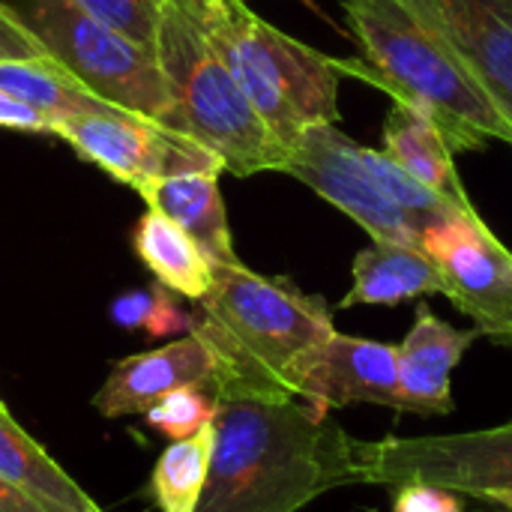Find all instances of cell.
I'll use <instances>...</instances> for the list:
<instances>
[{"mask_svg":"<svg viewBox=\"0 0 512 512\" xmlns=\"http://www.w3.org/2000/svg\"><path fill=\"white\" fill-rule=\"evenodd\" d=\"M213 462L198 512H300L357 486L354 441L303 399H219Z\"/></svg>","mask_w":512,"mask_h":512,"instance_id":"6da1fadb","label":"cell"},{"mask_svg":"<svg viewBox=\"0 0 512 512\" xmlns=\"http://www.w3.org/2000/svg\"><path fill=\"white\" fill-rule=\"evenodd\" d=\"M198 306L195 333L216 360V399H297L303 363L336 333L324 297L291 279L261 276L243 261L216 264L213 288Z\"/></svg>","mask_w":512,"mask_h":512,"instance_id":"7a4b0ae2","label":"cell"},{"mask_svg":"<svg viewBox=\"0 0 512 512\" xmlns=\"http://www.w3.org/2000/svg\"><path fill=\"white\" fill-rule=\"evenodd\" d=\"M360 60H339V72L360 78L393 102L426 114L453 153L512 144V123L465 66L426 30L402 0H342Z\"/></svg>","mask_w":512,"mask_h":512,"instance_id":"3957f363","label":"cell"},{"mask_svg":"<svg viewBox=\"0 0 512 512\" xmlns=\"http://www.w3.org/2000/svg\"><path fill=\"white\" fill-rule=\"evenodd\" d=\"M288 150L318 123H339V60L264 21L246 0H177Z\"/></svg>","mask_w":512,"mask_h":512,"instance_id":"277c9868","label":"cell"},{"mask_svg":"<svg viewBox=\"0 0 512 512\" xmlns=\"http://www.w3.org/2000/svg\"><path fill=\"white\" fill-rule=\"evenodd\" d=\"M153 51L174 102L168 129L216 153L225 171L237 177L261 171L285 174L288 150L267 129L243 87L177 0H168L159 15Z\"/></svg>","mask_w":512,"mask_h":512,"instance_id":"5b68a950","label":"cell"},{"mask_svg":"<svg viewBox=\"0 0 512 512\" xmlns=\"http://www.w3.org/2000/svg\"><path fill=\"white\" fill-rule=\"evenodd\" d=\"M90 93L117 111L171 126L174 102L156 51L96 21L72 0H3Z\"/></svg>","mask_w":512,"mask_h":512,"instance_id":"8992f818","label":"cell"},{"mask_svg":"<svg viewBox=\"0 0 512 512\" xmlns=\"http://www.w3.org/2000/svg\"><path fill=\"white\" fill-rule=\"evenodd\" d=\"M354 477L357 486L432 483L471 498L512 492V420L456 435L354 441Z\"/></svg>","mask_w":512,"mask_h":512,"instance_id":"52a82bcc","label":"cell"},{"mask_svg":"<svg viewBox=\"0 0 512 512\" xmlns=\"http://www.w3.org/2000/svg\"><path fill=\"white\" fill-rule=\"evenodd\" d=\"M420 249L444 279V297L480 336L512 348V252L474 213H456L420 231Z\"/></svg>","mask_w":512,"mask_h":512,"instance_id":"ba28073f","label":"cell"},{"mask_svg":"<svg viewBox=\"0 0 512 512\" xmlns=\"http://www.w3.org/2000/svg\"><path fill=\"white\" fill-rule=\"evenodd\" d=\"M51 135L63 138L78 150V156L132 189L174 174L225 171L222 159L207 147L156 120L126 111L69 117L54 123Z\"/></svg>","mask_w":512,"mask_h":512,"instance_id":"9c48e42d","label":"cell"},{"mask_svg":"<svg viewBox=\"0 0 512 512\" xmlns=\"http://www.w3.org/2000/svg\"><path fill=\"white\" fill-rule=\"evenodd\" d=\"M285 174L315 189L324 201L351 216L372 240L420 246L417 228L387 201L360 162V144L336 123L309 126L291 147Z\"/></svg>","mask_w":512,"mask_h":512,"instance_id":"30bf717a","label":"cell"},{"mask_svg":"<svg viewBox=\"0 0 512 512\" xmlns=\"http://www.w3.org/2000/svg\"><path fill=\"white\" fill-rule=\"evenodd\" d=\"M512 123V0H402Z\"/></svg>","mask_w":512,"mask_h":512,"instance_id":"8fae6325","label":"cell"},{"mask_svg":"<svg viewBox=\"0 0 512 512\" xmlns=\"http://www.w3.org/2000/svg\"><path fill=\"white\" fill-rule=\"evenodd\" d=\"M297 399L330 414L348 405H381L402 411L396 345L333 333L297 375Z\"/></svg>","mask_w":512,"mask_h":512,"instance_id":"7c38bea8","label":"cell"},{"mask_svg":"<svg viewBox=\"0 0 512 512\" xmlns=\"http://www.w3.org/2000/svg\"><path fill=\"white\" fill-rule=\"evenodd\" d=\"M216 378V360L201 333H186L162 348L126 357L114 363L111 375L93 396V408L108 417H144L159 399L180 387H210Z\"/></svg>","mask_w":512,"mask_h":512,"instance_id":"4fadbf2b","label":"cell"},{"mask_svg":"<svg viewBox=\"0 0 512 512\" xmlns=\"http://www.w3.org/2000/svg\"><path fill=\"white\" fill-rule=\"evenodd\" d=\"M480 339V330H459L441 321L426 303L417 306L414 327L396 345L399 387L405 414H453V372L465 351Z\"/></svg>","mask_w":512,"mask_h":512,"instance_id":"5bb4252c","label":"cell"},{"mask_svg":"<svg viewBox=\"0 0 512 512\" xmlns=\"http://www.w3.org/2000/svg\"><path fill=\"white\" fill-rule=\"evenodd\" d=\"M219 174L222 171H192V174L159 177L141 183L135 192L144 198L150 210L177 222L207 252L213 264H234L240 258L231 243Z\"/></svg>","mask_w":512,"mask_h":512,"instance_id":"9a60e30c","label":"cell"},{"mask_svg":"<svg viewBox=\"0 0 512 512\" xmlns=\"http://www.w3.org/2000/svg\"><path fill=\"white\" fill-rule=\"evenodd\" d=\"M354 285L339 309L354 306H396L429 294H444V279L435 261L420 246L372 240L354 258Z\"/></svg>","mask_w":512,"mask_h":512,"instance_id":"2e32d148","label":"cell"},{"mask_svg":"<svg viewBox=\"0 0 512 512\" xmlns=\"http://www.w3.org/2000/svg\"><path fill=\"white\" fill-rule=\"evenodd\" d=\"M0 480L48 512H105L0 402Z\"/></svg>","mask_w":512,"mask_h":512,"instance_id":"e0dca14e","label":"cell"},{"mask_svg":"<svg viewBox=\"0 0 512 512\" xmlns=\"http://www.w3.org/2000/svg\"><path fill=\"white\" fill-rule=\"evenodd\" d=\"M384 153L402 165L411 177H417L423 186L447 198L459 210H477L468 198V189L456 171L453 150L444 141L441 129L420 111L393 102V111L384 123Z\"/></svg>","mask_w":512,"mask_h":512,"instance_id":"ac0fdd59","label":"cell"},{"mask_svg":"<svg viewBox=\"0 0 512 512\" xmlns=\"http://www.w3.org/2000/svg\"><path fill=\"white\" fill-rule=\"evenodd\" d=\"M132 249L138 261L156 276V282L174 291L177 297L201 303L210 294L216 264L168 216L147 207V213L132 231Z\"/></svg>","mask_w":512,"mask_h":512,"instance_id":"d6986e66","label":"cell"},{"mask_svg":"<svg viewBox=\"0 0 512 512\" xmlns=\"http://www.w3.org/2000/svg\"><path fill=\"white\" fill-rule=\"evenodd\" d=\"M0 90L45 114L51 126L69 117L117 111L96 93H90L63 63L48 54L27 60H0Z\"/></svg>","mask_w":512,"mask_h":512,"instance_id":"ffe728a7","label":"cell"},{"mask_svg":"<svg viewBox=\"0 0 512 512\" xmlns=\"http://www.w3.org/2000/svg\"><path fill=\"white\" fill-rule=\"evenodd\" d=\"M213 426L201 429L192 438L171 441L153 465L150 474V498L159 512H198L210 462H213Z\"/></svg>","mask_w":512,"mask_h":512,"instance_id":"44dd1931","label":"cell"},{"mask_svg":"<svg viewBox=\"0 0 512 512\" xmlns=\"http://www.w3.org/2000/svg\"><path fill=\"white\" fill-rule=\"evenodd\" d=\"M360 162L363 168L372 174V180L378 183V189L387 195V201L393 207H399L405 213V219L417 228V234L435 222H444L456 213H468L453 207L447 198H441L438 192H432L429 186H423L417 177H411L402 165H396L384 150H372V147H360ZM474 213V210H471Z\"/></svg>","mask_w":512,"mask_h":512,"instance_id":"7402d4cb","label":"cell"},{"mask_svg":"<svg viewBox=\"0 0 512 512\" xmlns=\"http://www.w3.org/2000/svg\"><path fill=\"white\" fill-rule=\"evenodd\" d=\"M216 405H219V399L213 396L210 387L192 384V387H180V390L168 393L165 399H159L144 414V423L168 441H183V438H192L201 429L213 426Z\"/></svg>","mask_w":512,"mask_h":512,"instance_id":"603a6c76","label":"cell"},{"mask_svg":"<svg viewBox=\"0 0 512 512\" xmlns=\"http://www.w3.org/2000/svg\"><path fill=\"white\" fill-rule=\"evenodd\" d=\"M72 3L87 15H93L96 21L108 24L111 30L153 48L159 15L168 0H72Z\"/></svg>","mask_w":512,"mask_h":512,"instance_id":"cb8c5ba5","label":"cell"},{"mask_svg":"<svg viewBox=\"0 0 512 512\" xmlns=\"http://www.w3.org/2000/svg\"><path fill=\"white\" fill-rule=\"evenodd\" d=\"M198 327V315L186 312L177 300L174 291H168L165 285H153V312L147 318L144 333L153 339H168V336H186L195 333Z\"/></svg>","mask_w":512,"mask_h":512,"instance_id":"d4e9b609","label":"cell"},{"mask_svg":"<svg viewBox=\"0 0 512 512\" xmlns=\"http://www.w3.org/2000/svg\"><path fill=\"white\" fill-rule=\"evenodd\" d=\"M393 512H465L459 492L432 483H402L393 489Z\"/></svg>","mask_w":512,"mask_h":512,"instance_id":"484cf974","label":"cell"},{"mask_svg":"<svg viewBox=\"0 0 512 512\" xmlns=\"http://www.w3.org/2000/svg\"><path fill=\"white\" fill-rule=\"evenodd\" d=\"M42 54L45 51L36 42V36L0 0V60H27V57H42Z\"/></svg>","mask_w":512,"mask_h":512,"instance_id":"4316f807","label":"cell"},{"mask_svg":"<svg viewBox=\"0 0 512 512\" xmlns=\"http://www.w3.org/2000/svg\"><path fill=\"white\" fill-rule=\"evenodd\" d=\"M150 312H153V285L117 294L111 300V309H108L111 321L123 330H144Z\"/></svg>","mask_w":512,"mask_h":512,"instance_id":"83f0119b","label":"cell"},{"mask_svg":"<svg viewBox=\"0 0 512 512\" xmlns=\"http://www.w3.org/2000/svg\"><path fill=\"white\" fill-rule=\"evenodd\" d=\"M0 126L3 129H18V132L51 135V120L45 114L33 111L30 105H24L21 99L9 96L6 90H0Z\"/></svg>","mask_w":512,"mask_h":512,"instance_id":"f1b7e54d","label":"cell"},{"mask_svg":"<svg viewBox=\"0 0 512 512\" xmlns=\"http://www.w3.org/2000/svg\"><path fill=\"white\" fill-rule=\"evenodd\" d=\"M0 512H48V510H42L36 501H30L27 495L15 492L12 486H6V483L0 480Z\"/></svg>","mask_w":512,"mask_h":512,"instance_id":"f546056e","label":"cell"},{"mask_svg":"<svg viewBox=\"0 0 512 512\" xmlns=\"http://www.w3.org/2000/svg\"><path fill=\"white\" fill-rule=\"evenodd\" d=\"M480 501H486V504H495L498 510L512 512V492H489V495H483Z\"/></svg>","mask_w":512,"mask_h":512,"instance_id":"4dcf8cb0","label":"cell"},{"mask_svg":"<svg viewBox=\"0 0 512 512\" xmlns=\"http://www.w3.org/2000/svg\"><path fill=\"white\" fill-rule=\"evenodd\" d=\"M300 3H306V6H309V9H315V12H318V15H324V12H321V9H318V6H315V0H300Z\"/></svg>","mask_w":512,"mask_h":512,"instance_id":"1f68e13d","label":"cell"}]
</instances>
